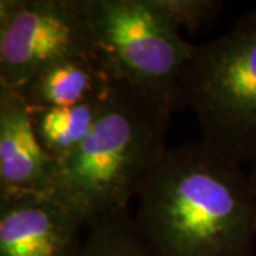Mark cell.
I'll return each instance as SVG.
<instances>
[{
	"label": "cell",
	"instance_id": "5",
	"mask_svg": "<svg viewBox=\"0 0 256 256\" xmlns=\"http://www.w3.org/2000/svg\"><path fill=\"white\" fill-rule=\"evenodd\" d=\"M96 54L86 0L0 2V86L18 90L40 70Z\"/></svg>",
	"mask_w": 256,
	"mask_h": 256
},
{
	"label": "cell",
	"instance_id": "2",
	"mask_svg": "<svg viewBox=\"0 0 256 256\" xmlns=\"http://www.w3.org/2000/svg\"><path fill=\"white\" fill-rule=\"evenodd\" d=\"M171 111L116 80L92 132L57 165L52 194L90 226L130 212L138 188L165 148Z\"/></svg>",
	"mask_w": 256,
	"mask_h": 256
},
{
	"label": "cell",
	"instance_id": "8",
	"mask_svg": "<svg viewBox=\"0 0 256 256\" xmlns=\"http://www.w3.org/2000/svg\"><path fill=\"white\" fill-rule=\"evenodd\" d=\"M116 78L96 54L72 56L34 74L18 92L30 110L76 106L107 96Z\"/></svg>",
	"mask_w": 256,
	"mask_h": 256
},
{
	"label": "cell",
	"instance_id": "4",
	"mask_svg": "<svg viewBox=\"0 0 256 256\" xmlns=\"http://www.w3.org/2000/svg\"><path fill=\"white\" fill-rule=\"evenodd\" d=\"M96 56L116 80L174 112L195 46L150 0H86Z\"/></svg>",
	"mask_w": 256,
	"mask_h": 256
},
{
	"label": "cell",
	"instance_id": "9",
	"mask_svg": "<svg viewBox=\"0 0 256 256\" xmlns=\"http://www.w3.org/2000/svg\"><path fill=\"white\" fill-rule=\"evenodd\" d=\"M110 92L101 98L76 106L30 110L37 138L56 164L63 162L92 132Z\"/></svg>",
	"mask_w": 256,
	"mask_h": 256
},
{
	"label": "cell",
	"instance_id": "7",
	"mask_svg": "<svg viewBox=\"0 0 256 256\" xmlns=\"http://www.w3.org/2000/svg\"><path fill=\"white\" fill-rule=\"evenodd\" d=\"M57 164L42 146L30 108L16 88L0 86V196L50 192Z\"/></svg>",
	"mask_w": 256,
	"mask_h": 256
},
{
	"label": "cell",
	"instance_id": "12",
	"mask_svg": "<svg viewBox=\"0 0 256 256\" xmlns=\"http://www.w3.org/2000/svg\"><path fill=\"white\" fill-rule=\"evenodd\" d=\"M248 178H249L250 188H252V192H254V196H255L256 201V158L250 162V170L248 172Z\"/></svg>",
	"mask_w": 256,
	"mask_h": 256
},
{
	"label": "cell",
	"instance_id": "11",
	"mask_svg": "<svg viewBox=\"0 0 256 256\" xmlns=\"http://www.w3.org/2000/svg\"><path fill=\"white\" fill-rule=\"evenodd\" d=\"M168 22L176 28H186L195 32L202 24L215 18L224 9L218 0H150Z\"/></svg>",
	"mask_w": 256,
	"mask_h": 256
},
{
	"label": "cell",
	"instance_id": "1",
	"mask_svg": "<svg viewBox=\"0 0 256 256\" xmlns=\"http://www.w3.org/2000/svg\"><path fill=\"white\" fill-rule=\"evenodd\" d=\"M136 198V225L156 256L252 255L256 201L248 174L204 141L165 148Z\"/></svg>",
	"mask_w": 256,
	"mask_h": 256
},
{
	"label": "cell",
	"instance_id": "3",
	"mask_svg": "<svg viewBox=\"0 0 256 256\" xmlns=\"http://www.w3.org/2000/svg\"><path fill=\"white\" fill-rule=\"evenodd\" d=\"M182 106L206 146L235 164L256 158V8L224 36L195 46L182 80Z\"/></svg>",
	"mask_w": 256,
	"mask_h": 256
},
{
	"label": "cell",
	"instance_id": "10",
	"mask_svg": "<svg viewBox=\"0 0 256 256\" xmlns=\"http://www.w3.org/2000/svg\"><path fill=\"white\" fill-rule=\"evenodd\" d=\"M73 256H156L138 232L130 212L107 216L87 226Z\"/></svg>",
	"mask_w": 256,
	"mask_h": 256
},
{
	"label": "cell",
	"instance_id": "6",
	"mask_svg": "<svg viewBox=\"0 0 256 256\" xmlns=\"http://www.w3.org/2000/svg\"><path fill=\"white\" fill-rule=\"evenodd\" d=\"M87 225L52 192L0 196V256H73Z\"/></svg>",
	"mask_w": 256,
	"mask_h": 256
}]
</instances>
